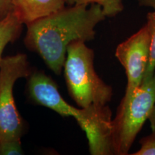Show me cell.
Here are the masks:
<instances>
[{
    "label": "cell",
    "instance_id": "obj_15",
    "mask_svg": "<svg viewBox=\"0 0 155 155\" xmlns=\"http://www.w3.org/2000/svg\"><path fill=\"white\" fill-rule=\"evenodd\" d=\"M139 4L143 7H151L155 12V0H139Z\"/></svg>",
    "mask_w": 155,
    "mask_h": 155
},
{
    "label": "cell",
    "instance_id": "obj_3",
    "mask_svg": "<svg viewBox=\"0 0 155 155\" xmlns=\"http://www.w3.org/2000/svg\"><path fill=\"white\" fill-rule=\"evenodd\" d=\"M32 72L25 54L2 58L0 62V142L18 140L25 131V122L17 110L14 86L19 78H27Z\"/></svg>",
    "mask_w": 155,
    "mask_h": 155
},
{
    "label": "cell",
    "instance_id": "obj_8",
    "mask_svg": "<svg viewBox=\"0 0 155 155\" xmlns=\"http://www.w3.org/2000/svg\"><path fill=\"white\" fill-rule=\"evenodd\" d=\"M65 7V0H15L14 11L26 25Z\"/></svg>",
    "mask_w": 155,
    "mask_h": 155
},
{
    "label": "cell",
    "instance_id": "obj_5",
    "mask_svg": "<svg viewBox=\"0 0 155 155\" xmlns=\"http://www.w3.org/2000/svg\"><path fill=\"white\" fill-rule=\"evenodd\" d=\"M150 35L147 25L117 46L115 55L124 68L127 77L125 95L119 106L129 102L142 83L149 61Z\"/></svg>",
    "mask_w": 155,
    "mask_h": 155
},
{
    "label": "cell",
    "instance_id": "obj_2",
    "mask_svg": "<svg viewBox=\"0 0 155 155\" xmlns=\"http://www.w3.org/2000/svg\"><path fill=\"white\" fill-rule=\"evenodd\" d=\"M85 43L73 42L68 47L63 66L68 90L80 108L107 105L113 90L96 73L94 50Z\"/></svg>",
    "mask_w": 155,
    "mask_h": 155
},
{
    "label": "cell",
    "instance_id": "obj_4",
    "mask_svg": "<svg viewBox=\"0 0 155 155\" xmlns=\"http://www.w3.org/2000/svg\"><path fill=\"white\" fill-rule=\"evenodd\" d=\"M155 104V73L142 82L113 119V147L115 154H128L136 137L150 117Z\"/></svg>",
    "mask_w": 155,
    "mask_h": 155
},
{
    "label": "cell",
    "instance_id": "obj_10",
    "mask_svg": "<svg viewBox=\"0 0 155 155\" xmlns=\"http://www.w3.org/2000/svg\"><path fill=\"white\" fill-rule=\"evenodd\" d=\"M146 25L150 35V53L148 64L142 82L150 80L155 73V12H151L147 14Z\"/></svg>",
    "mask_w": 155,
    "mask_h": 155
},
{
    "label": "cell",
    "instance_id": "obj_12",
    "mask_svg": "<svg viewBox=\"0 0 155 155\" xmlns=\"http://www.w3.org/2000/svg\"><path fill=\"white\" fill-rule=\"evenodd\" d=\"M24 154L21 139L1 141L0 155H21Z\"/></svg>",
    "mask_w": 155,
    "mask_h": 155
},
{
    "label": "cell",
    "instance_id": "obj_11",
    "mask_svg": "<svg viewBox=\"0 0 155 155\" xmlns=\"http://www.w3.org/2000/svg\"><path fill=\"white\" fill-rule=\"evenodd\" d=\"M65 2L69 6L96 4L102 7L106 17H115L124 10L123 0H65Z\"/></svg>",
    "mask_w": 155,
    "mask_h": 155
},
{
    "label": "cell",
    "instance_id": "obj_7",
    "mask_svg": "<svg viewBox=\"0 0 155 155\" xmlns=\"http://www.w3.org/2000/svg\"><path fill=\"white\" fill-rule=\"evenodd\" d=\"M86 122L81 129L88 139L92 155L113 154V119L107 105L86 107Z\"/></svg>",
    "mask_w": 155,
    "mask_h": 155
},
{
    "label": "cell",
    "instance_id": "obj_9",
    "mask_svg": "<svg viewBox=\"0 0 155 155\" xmlns=\"http://www.w3.org/2000/svg\"><path fill=\"white\" fill-rule=\"evenodd\" d=\"M23 25L15 11L0 21V62L7 45L14 42L20 36Z\"/></svg>",
    "mask_w": 155,
    "mask_h": 155
},
{
    "label": "cell",
    "instance_id": "obj_6",
    "mask_svg": "<svg viewBox=\"0 0 155 155\" xmlns=\"http://www.w3.org/2000/svg\"><path fill=\"white\" fill-rule=\"evenodd\" d=\"M27 78V91L31 101L53 110L63 117L78 119L81 108L74 107L64 99L55 81L43 71H32Z\"/></svg>",
    "mask_w": 155,
    "mask_h": 155
},
{
    "label": "cell",
    "instance_id": "obj_13",
    "mask_svg": "<svg viewBox=\"0 0 155 155\" xmlns=\"http://www.w3.org/2000/svg\"><path fill=\"white\" fill-rule=\"evenodd\" d=\"M141 147L133 155H155V134H152L150 136L141 139L140 141Z\"/></svg>",
    "mask_w": 155,
    "mask_h": 155
},
{
    "label": "cell",
    "instance_id": "obj_16",
    "mask_svg": "<svg viewBox=\"0 0 155 155\" xmlns=\"http://www.w3.org/2000/svg\"><path fill=\"white\" fill-rule=\"evenodd\" d=\"M149 120H150L151 128H152V133L155 134V104L154 107L152 108V111L151 112L150 117H149Z\"/></svg>",
    "mask_w": 155,
    "mask_h": 155
},
{
    "label": "cell",
    "instance_id": "obj_14",
    "mask_svg": "<svg viewBox=\"0 0 155 155\" xmlns=\"http://www.w3.org/2000/svg\"><path fill=\"white\" fill-rule=\"evenodd\" d=\"M15 0H0V21L14 11Z\"/></svg>",
    "mask_w": 155,
    "mask_h": 155
},
{
    "label": "cell",
    "instance_id": "obj_1",
    "mask_svg": "<svg viewBox=\"0 0 155 155\" xmlns=\"http://www.w3.org/2000/svg\"><path fill=\"white\" fill-rule=\"evenodd\" d=\"M106 17L102 7L96 4L65 7L27 24L25 45L38 53L55 74L60 75L69 45L93 40L96 27Z\"/></svg>",
    "mask_w": 155,
    "mask_h": 155
}]
</instances>
